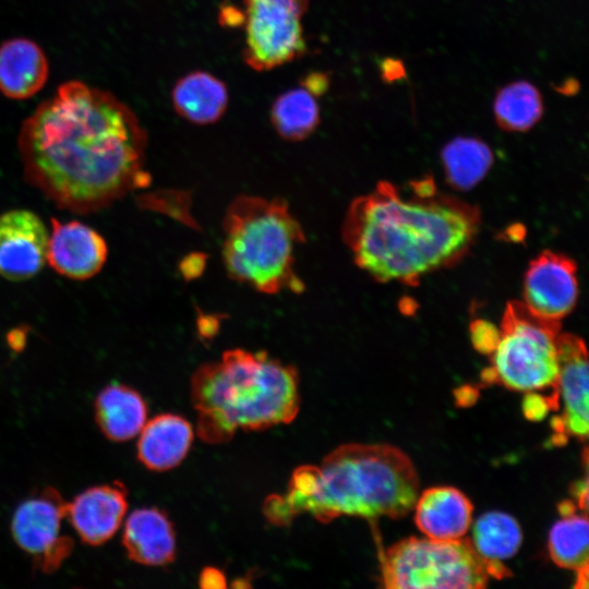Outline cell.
<instances>
[{
    "label": "cell",
    "mask_w": 589,
    "mask_h": 589,
    "mask_svg": "<svg viewBox=\"0 0 589 589\" xmlns=\"http://www.w3.org/2000/svg\"><path fill=\"white\" fill-rule=\"evenodd\" d=\"M147 135L109 92L69 81L23 121L25 180L59 208L99 212L144 185Z\"/></svg>",
    "instance_id": "obj_1"
},
{
    "label": "cell",
    "mask_w": 589,
    "mask_h": 589,
    "mask_svg": "<svg viewBox=\"0 0 589 589\" xmlns=\"http://www.w3.org/2000/svg\"><path fill=\"white\" fill-rule=\"evenodd\" d=\"M479 225L477 207L438 193L432 179L408 191L382 181L353 200L342 236L356 265L374 279L414 286L465 256Z\"/></svg>",
    "instance_id": "obj_2"
},
{
    "label": "cell",
    "mask_w": 589,
    "mask_h": 589,
    "mask_svg": "<svg viewBox=\"0 0 589 589\" xmlns=\"http://www.w3.org/2000/svg\"><path fill=\"white\" fill-rule=\"evenodd\" d=\"M419 477L409 456L390 444H342L320 466L297 468L286 494L264 503L268 521L289 525L301 514L327 524L340 516L400 518L412 510Z\"/></svg>",
    "instance_id": "obj_3"
},
{
    "label": "cell",
    "mask_w": 589,
    "mask_h": 589,
    "mask_svg": "<svg viewBox=\"0 0 589 589\" xmlns=\"http://www.w3.org/2000/svg\"><path fill=\"white\" fill-rule=\"evenodd\" d=\"M190 394L197 435L209 444L230 441L239 429L290 423L300 409L297 369L261 351L231 349L201 365Z\"/></svg>",
    "instance_id": "obj_4"
},
{
    "label": "cell",
    "mask_w": 589,
    "mask_h": 589,
    "mask_svg": "<svg viewBox=\"0 0 589 589\" xmlns=\"http://www.w3.org/2000/svg\"><path fill=\"white\" fill-rule=\"evenodd\" d=\"M223 228V261L232 279L263 293L303 290L294 254L304 232L284 200L238 196Z\"/></svg>",
    "instance_id": "obj_5"
},
{
    "label": "cell",
    "mask_w": 589,
    "mask_h": 589,
    "mask_svg": "<svg viewBox=\"0 0 589 589\" xmlns=\"http://www.w3.org/2000/svg\"><path fill=\"white\" fill-rule=\"evenodd\" d=\"M560 329V322L536 315L522 301L508 302L484 378L529 394L551 389L557 402Z\"/></svg>",
    "instance_id": "obj_6"
},
{
    "label": "cell",
    "mask_w": 589,
    "mask_h": 589,
    "mask_svg": "<svg viewBox=\"0 0 589 589\" xmlns=\"http://www.w3.org/2000/svg\"><path fill=\"white\" fill-rule=\"evenodd\" d=\"M497 576L469 538L410 537L381 553V580L388 589H479Z\"/></svg>",
    "instance_id": "obj_7"
},
{
    "label": "cell",
    "mask_w": 589,
    "mask_h": 589,
    "mask_svg": "<svg viewBox=\"0 0 589 589\" xmlns=\"http://www.w3.org/2000/svg\"><path fill=\"white\" fill-rule=\"evenodd\" d=\"M308 7L309 0H243L244 62L256 71H268L302 57Z\"/></svg>",
    "instance_id": "obj_8"
},
{
    "label": "cell",
    "mask_w": 589,
    "mask_h": 589,
    "mask_svg": "<svg viewBox=\"0 0 589 589\" xmlns=\"http://www.w3.org/2000/svg\"><path fill=\"white\" fill-rule=\"evenodd\" d=\"M65 518L67 502L53 488L25 500L13 515V538L41 572L56 570L72 552L73 540L61 533Z\"/></svg>",
    "instance_id": "obj_9"
},
{
    "label": "cell",
    "mask_w": 589,
    "mask_h": 589,
    "mask_svg": "<svg viewBox=\"0 0 589 589\" xmlns=\"http://www.w3.org/2000/svg\"><path fill=\"white\" fill-rule=\"evenodd\" d=\"M578 298L575 262L560 253L543 251L530 262L524 278V303L536 315L560 322Z\"/></svg>",
    "instance_id": "obj_10"
},
{
    "label": "cell",
    "mask_w": 589,
    "mask_h": 589,
    "mask_svg": "<svg viewBox=\"0 0 589 589\" xmlns=\"http://www.w3.org/2000/svg\"><path fill=\"white\" fill-rule=\"evenodd\" d=\"M48 240L36 213L14 208L0 214V276L11 281L36 276L47 262Z\"/></svg>",
    "instance_id": "obj_11"
},
{
    "label": "cell",
    "mask_w": 589,
    "mask_h": 589,
    "mask_svg": "<svg viewBox=\"0 0 589 589\" xmlns=\"http://www.w3.org/2000/svg\"><path fill=\"white\" fill-rule=\"evenodd\" d=\"M557 402L563 413L554 426L563 434L586 441L588 437L589 370L584 340L573 334H558Z\"/></svg>",
    "instance_id": "obj_12"
},
{
    "label": "cell",
    "mask_w": 589,
    "mask_h": 589,
    "mask_svg": "<svg viewBox=\"0 0 589 589\" xmlns=\"http://www.w3.org/2000/svg\"><path fill=\"white\" fill-rule=\"evenodd\" d=\"M108 256L104 237L79 221L51 218L47 262L59 275L85 280L97 275Z\"/></svg>",
    "instance_id": "obj_13"
},
{
    "label": "cell",
    "mask_w": 589,
    "mask_h": 589,
    "mask_svg": "<svg viewBox=\"0 0 589 589\" xmlns=\"http://www.w3.org/2000/svg\"><path fill=\"white\" fill-rule=\"evenodd\" d=\"M127 509V490L116 482L89 488L67 503V518L84 542L97 545L117 532Z\"/></svg>",
    "instance_id": "obj_14"
},
{
    "label": "cell",
    "mask_w": 589,
    "mask_h": 589,
    "mask_svg": "<svg viewBox=\"0 0 589 589\" xmlns=\"http://www.w3.org/2000/svg\"><path fill=\"white\" fill-rule=\"evenodd\" d=\"M414 522L426 538H464L472 522L471 501L454 486H432L420 493L413 505Z\"/></svg>",
    "instance_id": "obj_15"
},
{
    "label": "cell",
    "mask_w": 589,
    "mask_h": 589,
    "mask_svg": "<svg viewBox=\"0 0 589 589\" xmlns=\"http://www.w3.org/2000/svg\"><path fill=\"white\" fill-rule=\"evenodd\" d=\"M122 543L129 557L140 564L163 566L173 561L176 536L167 515L144 507L131 513L123 528Z\"/></svg>",
    "instance_id": "obj_16"
},
{
    "label": "cell",
    "mask_w": 589,
    "mask_h": 589,
    "mask_svg": "<svg viewBox=\"0 0 589 589\" xmlns=\"http://www.w3.org/2000/svg\"><path fill=\"white\" fill-rule=\"evenodd\" d=\"M49 74L44 50L27 38H11L0 45V92L11 99L38 93Z\"/></svg>",
    "instance_id": "obj_17"
},
{
    "label": "cell",
    "mask_w": 589,
    "mask_h": 589,
    "mask_svg": "<svg viewBox=\"0 0 589 589\" xmlns=\"http://www.w3.org/2000/svg\"><path fill=\"white\" fill-rule=\"evenodd\" d=\"M192 442L189 421L172 413L158 414L139 433L137 457L151 470H169L185 458Z\"/></svg>",
    "instance_id": "obj_18"
},
{
    "label": "cell",
    "mask_w": 589,
    "mask_h": 589,
    "mask_svg": "<svg viewBox=\"0 0 589 589\" xmlns=\"http://www.w3.org/2000/svg\"><path fill=\"white\" fill-rule=\"evenodd\" d=\"M171 101L181 118L195 124H209L225 113L229 103L228 88L214 74L197 70L176 82Z\"/></svg>",
    "instance_id": "obj_19"
},
{
    "label": "cell",
    "mask_w": 589,
    "mask_h": 589,
    "mask_svg": "<svg viewBox=\"0 0 589 589\" xmlns=\"http://www.w3.org/2000/svg\"><path fill=\"white\" fill-rule=\"evenodd\" d=\"M95 416L101 432L117 442L139 435L147 418V406L131 387L112 384L97 396Z\"/></svg>",
    "instance_id": "obj_20"
},
{
    "label": "cell",
    "mask_w": 589,
    "mask_h": 589,
    "mask_svg": "<svg viewBox=\"0 0 589 589\" xmlns=\"http://www.w3.org/2000/svg\"><path fill=\"white\" fill-rule=\"evenodd\" d=\"M474 551L495 572L497 579L509 576L502 564L514 556L522 542V531L510 515L491 510L477 518L469 538Z\"/></svg>",
    "instance_id": "obj_21"
},
{
    "label": "cell",
    "mask_w": 589,
    "mask_h": 589,
    "mask_svg": "<svg viewBox=\"0 0 589 589\" xmlns=\"http://www.w3.org/2000/svg\"><path fill=\"white\" fill-rule=\"evenodd\" d=\"M441 159L449 185L459 191H468L486 176L494 156L482 140L458 136L442 148Z\"/></svg>",
    "instance_id": "obj_22"
},
{
    "label": "cell",
    "mask_w": 589,
    "mask_h": 589,
    "mask_svg": "<svg viewBox=\"0 0 589 589\" xmlns=\"http://www.w3.org/2000/svg\"><path fill=\"white\" fill-rule=\"evenodd\" d=\"M562 518L551 528L548 550L560 567L575 572L588 567L589 524L587 514H576L573 504L563 503Z\"/></svg>",
    "instance_id": "obj_23"
},
{
    "label": "cell",
    "mask_w": 589,
    "mask_h": 589,
    "mask_svg": "<svg viewBox=\"0 0 589 589\" xmlns=\"http://www.w3.org/2000/svg\"><path fill=\"white\" fill-rule=\"evenodd\" d=\"M543 98L532 83L524 80L508 83L495 94L493 113L497 125L508 132H526L542 118Z\"/></svg>",
    "instance_id": "obj_24"
},
{
    "label": "cell",
    "mask_w": 589,
    "mask_h": 589,
    "mask_svg": "<svg viewBox=\"0 0 589 589\" xmlns=\"http://www.w3.org/2000/svg\"><path fill=\"white\" fill-rule=\"evenodd\" d=\"M316 98L302 85L280 94L271 108V121L276 132L288 141L309 137L321 120Z\"/></svg>",
    "instance_id": "obj_25"
},
{
    "label": "cell",
    "mask_w": 589,
    "mask_h": 589,
    "mask_svg": "<svg viewBox=\"0 0 589 589\" xmlns=\"http://www.w3.org/2000/svg\"><path fill=\"white\" fill-rule=\"evenodd\" d=\"M470 333L474 347L488 354L492 352L500 337V329L483 320L474 321L470 326Z\"/></svg>",
    "instance_id": "obj_26"
},
{
    "label": "cell",
    "mask_w": 589,
    "mask_h": 589,
    "mask_svg": "<svg viewBox=\"0 0 589 589\" xmlns=\"http://www.w3.org/2000/svg\"><path fill=\"white\" fill-rule=\"evenodd\" d=\"M301 85L320 97L328 89L329 76L323 72H311L302 77Z\"/></svg>",
    "instance_id": "obj_27"
},
{
    "label": "cell",
    "mask_w": 589,
    "mask_h": 589,
    "mask_svg": "<svg viewBox=\"0 0 589 589\" xmlns=\"http://www.w3.org/2000/svg\"><path fill=\"white\" fill-rule=\"evenodd\" d=\"M382 77L386 82H393L405 76V67L398 59L386 58L381 63Z\"/></svg>",
    "instance_id": "obj_28"
},
{
    "label": "cell",
    "mask_w": 589,
    "mask_h": 589,
    "mask_svg": "<svg viewBox=\"0 0 589 589\" xmlns=\"http://www.w3.org/2000/svg\"><path fill=\"white\" fill-rule=\"evenodd\" d=\"M200 586L203 588H223L226 587V578L219 569L206 567L200 576Z\"/></svg>",
    "instance_id": "obj_29"
},
{
    "label": "cell",
    "mask_w": 589,
    "mask_h": 589,
    "mask_svg": "<svg viewBox=\"0 0 589 589\" xmlns=\"http://www.w3.org/2000/svg\"><path fill=\"white\" fill-rule=\"evenodd\" d=\"M25 334L21 329H13L8 335V341L12 349L21 350L25 345Z\"/></svg>",
    "instance_id": "obj_30"
}]
</instances>
